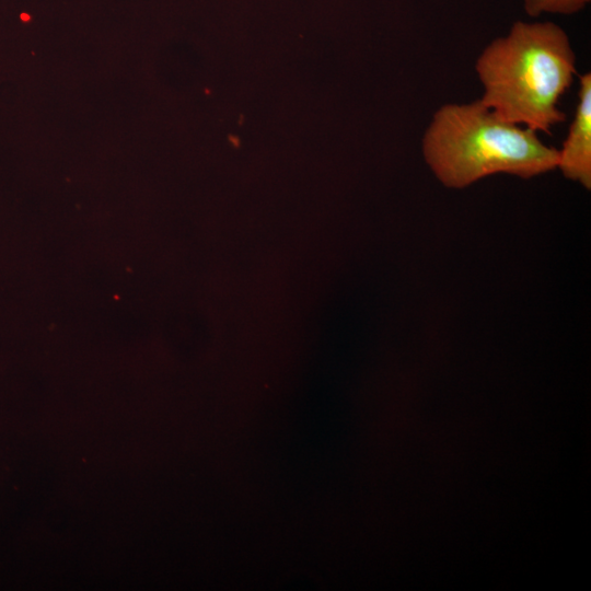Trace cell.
Masks as SVG:
<instances>
[{"instance_id":"6da1fadb","label":"cell","mask_w":591,"mask_h":591,"mask_svg":"<svg viewBox=\"0 0 591 591\" xmlns=\"http://www.w3.org/2000/svg\"><path fill=\"white\" fill-rule=\"evenodd\" d=\"M576 62L561 26L551 21H515L476 59L483 86L479 101L507 121L549 134L566 121L559 102L577 74Z\"/></svg>"},{"instance_id":"7a4b0ae2","label":"cell","mask_w":591,"mask_h":591,"mask_svg":"<svg viewBox=\"0 0 591 591\" xmlns=\"http://www.w3.org/2000/svg\"><path fill=\"white\" fill-rule=\"evenodd\" d=\"M424 159L449 188H464L494 174L531 178L557 167L558 149L540 134L500 118L479 99L440 106L421 140Z\"/></svg>"},{"instance_id":"3957f363","label":"cell","mask_w":591,"mask_h":591,"mask_svg":"<svg viewBox=\"0 0 591 591\" xmlns=\"http://www.w3.org/2000/svg\"><path fill=\"white\" fill-rule=\"evenodd\" d=\"M563 175L591 188V73L579 76L578 99L567 136L558 149L557 167Z\"/></svg>"},{"instance_id":"277c9868","label":"cell","mask_w":591,"mask_h":591,"mask_svg":"<svg viewBox=\"0 0 591 591\" xmlns=\"http://www.w3.org/2000/svg\"><path fill=\"white\" fill-rule=\"evenodd\" d=\"M591 0H523V9L528 16L538 18L543 14L571 15L582 11Z\"/></svg>"}]
</instances>
